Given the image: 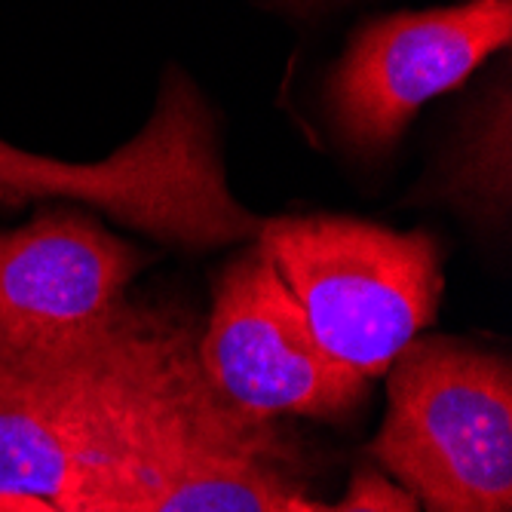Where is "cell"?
<instances>
[{
	"label": "cell",
	"mask_w": 512,
	"mask_h": 512,
	"mask_svg": "<svg viewBox=\"0 0 512 512\" xmlns=\"http://www.w3.org/2000/svg\"><path fill=\"white\" fill-rule=\"evenodd\" d=\"M368 451L427 512H512L509 362L414 338L387 368V417Z\"/></svg>",
	"instance_id": "obj_2"
},
{
	"label": "cell",
	"mask_w": 512,
	"mask_h": 512,
	"mask_svg": "<svg viewBox=\"0 0 512 512\" xmlns=\"http://www.w3.org/2000/svg\"><path fill=\"white\" fill-rule=\"evenodd\" d=\"M224 405L188 325L126 301L89 338L0 353V494L99 512L157 448Z\"/></svg>",
	"instance_id": "obj_1"
},
{
	"label": "cell",
	"mask_w": 512,
	"mask_h": 512,
	"mask_svg": "<svg viewBox=\"0 0 512 512\" xmlns=\"http://www.w3.org/2000/svg\"><path fill=\"white\" fill-rule=\"evenodd\" d=\"M273 512H421L414 497L378 470H359L341 503H316L298 491L276 500Z\"/></svg>",
	"instance_id": "obj_10"
},
{
	"label": "cell",
	"mask_w": 512,
	"mask_h": 512,
	"mask_svg": "<svg viewBox=\"0 0 512 512\" xmlns=\"http://www.w3.org/2000/svg\"><path fill=\"white\" fill-rule=\"evenodd\" d=\"M0 512H92V509H68L31 494H0Z\"/></svg>",
	"instance_id": "obj_11"
},
{
	"label": "cell",
	"mask_w": 512,
	"mask_h": 512,
	"mask_svg": "<svg viewBox=\"0 0 512 512\" xmlns=\"http://www.w3.org/2000/svg\"><path fill=\"white\" fill-rule=\"evenodd\" d=\"M270 421L227 405L157 448L99 512H273L295 491Z\"/></svg>",
	"instance_id": "obj_7"
},
{
	"label": "cell",
	"mask_w": 512,
	"mask_h": 512,
	"mask_svg": "<svg viewBox=\"0 0 512 512\" xmlns=\"http://www.w3.org/2000/svg\"><path fill=\"white\" fill-rule=\"evenodd\" d=\"M279 4H289V7L307 10V7H319V4H329V0H279Z\"/></svg>",
	"instance_id": "obj_12"
},
{
	"label": "cell",
	"mask_w": 512,
	"mask_h": 512,
	"mask_svg": "<svg viewBox=\"0 0 512 512\" xmlns=\"http://www.w3.org/2000/svg\"><path fill=\"white\" fill-rule=\"evenodd\" d=\"M509 34L512 0H463L365 22L325 89L338 135L365 157L387 154L417 111L467 83L506 50Z\"/></svg>",
	"instance_id": "obj_5"
},
{
	"label": "cell",
	"mask_w": 512,
	"mask_h": 512,
	"mask_svg": "<svg viewBox=\"0 0 512 512\" xmlns=\"http://www.w3.org/2000/svg\"><path fill=\"white\" fill-rule=\"evenodd\" d=\"M200 365L209 384L246 414L338 417L356 408L368 381L325 350L264 246L218 276Z\"/></svg>",
	"instance_id": "obj_4"
},
{
	"label": "cell",
	"mask_w": 512,
	"mask_h": 512,
	"mask_svg": "<svg viewBox=\"0 0 512 512\" xmlns=\"http://www.w3.org/2000/svg\"><path fill=\"white\" fill-rule=\"evenodd\" d=\"M148 258L71 206H46L0 234V353L96 335Z\"/></svg>",
	"instance_id": "obj_6"
},
{
	"label": "cell",
	"mask_w": 512,
	"mask_h": 512,
	"mask_svg": "<svg viewBox=\"0 0 512 512\" xmlns=\"http://www.w3.org/2000/svg\"><path fill=\"white\" fill-rule=\"evenodd\" d=\"M37 200L86 203L166 240L188 209V172L178 145L157 126H145L96 163L50 160L0 138V206L19 209Z\"/></svg>",
	"instance_id": "obj_8"
},
{
	"label": "cell",
	"mask_w": 512,
	"mask_h": 512,
	"mask_svg": "<svg viewBox=\"0 0 512 512\" xmlns=\"http://www.w3.org/2000/svg\"><path fill=\"white\" fill-rule=\"evenodd\" d=\"M258 243L298 298L316 341L368 381L436 319L439 246L424 230L310 215L261 221Z\"/></svg>",
	"instance_id": "obj_3"
},
{
	"label": "cell",
	"mask_w": 512,
	"mask_h": 512,
	"mask_svg": "<svg viewBox=\"0 0 512 512\" xmlns=\"http://www.w3.org/2000/svg\"><path fill=\"white\" fill-rule=\"evenodd\" d=\"M506 145H509V92H503L497 108L494 102L482 108V114L463 132V142L457 151L454 188L470 203L476 200L488 215H494L497 206L506 209L509 154L506 151L494 154V148H506Z\"/></svg>",
	"instance_id": "obj_9"
}]
</instances>
